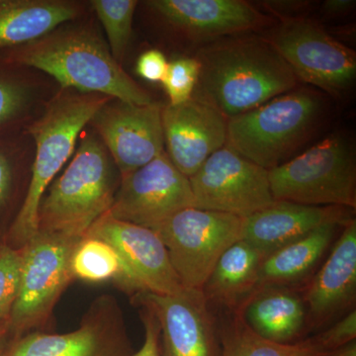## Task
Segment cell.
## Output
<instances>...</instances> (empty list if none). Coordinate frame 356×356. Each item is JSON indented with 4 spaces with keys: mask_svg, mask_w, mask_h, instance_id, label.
I'll return each instance as SVG.
<instances>
[{
    "mask_svg": "<svg viewBox=\"0 0 356 356\" xmlns=\"http://www.w3.org/2000/svg\"><path fill=\"white\" fill-rule=\"evenodd\" d=\"M113 161L102 140L83 138L67 168L40 202L38 232L83 238L113 203Z\"/></svg>",
    "mask_w": 356,
    "mask_h": 356,
    "instance_id": "3957f363",
    "label": "cell"
},
{
    "mask_svg": "<svg viewBox=\"0 0 356 356\" xmlns=\"http://www.w3.org/2000/svg\"><path fill=\"white\" fill-rule=\"evenodd\" d=\"M194 207L189 178L163 152L146 165L121 177L107 214L154 229L175 213Z\"/></svg>",
    "mask_w": 356,
    "mask_h": 356,
    "instance_id": "8fae6325",
    "label": "cell"
},
{
    "mask_svg": "<svg viewBox=\"0 0 356 356\" xmlns=\"http://www.w3.org/2000/svg\"><path fill=\"white\" fill-rule=\"evenodd\" d=\"M289 65L297 79L339 95L356 77L355 51L324 28L304 18L284 20L267 38Z\"/></svg>",
    "mask_w": 356,
    "mask_h": 356,
    "instance_id": "9c48e42d",
    "label": "cell"
},
{
    "mask_svg": "<svg viewBox=\"0 0 356 356\" xmlns=\"http://www.w3.org/2000/svg\"><path fill=\"white\" fill-rule=\"evenodd\" d=\"M111 99L97 93L58 96L28 129L36 144V156L29 188L9 231L10 247L23 248L38 233V210L44 194L74 154L84 126Z\"/></svg>",
    "mask_w": 356,
    "mask_h": 356,
    "instance_id": "277c9868",
    "label": "cell"
},
{
    "mask_svg": "<svg viewBox=\"0 0 356 356\" xmlns=\"http://www.w3.org/2000/svg\"><path fill=\"white\" fill-rule=\"evenodd\" d=\"M81 238L38 232L22 248L19 292L8 320L13 341L50 318L58 298L74 280L72 257Z\"/></svg>",
    "mask_w": 356,
    "mask_h": 356,
    "instance_id": "ba28073f",
    "label": "cell"
},
{
    "mask_svg": "<svg viewBox=\"0 0 356 356\" xmlns=\"http://www.w3.org/2000/svg\"><path fill=\"white\" fill-rule=\"evenodd\" d=\"M10 332H9L8 320L0 323V356H3L4 353L11 343Z\"/></svg>",
    "mask_w": 356,
    "mask_h": 356,
    "instance_id": "e575fe53",
    "label": "cell"
},
{
    "mask_svg": "<svg viewBox=\"0 0 356 356\" xmlns=\"http://www.w3.org/2000/svg\"><path fill=\"white\" fill-rule=\"evenodd\" d=\"M343 229L302 294L309 332L329 327L355 309V219L346 222Z\"/></svg>",
    "mask_w": 356,
    "mask_h": 356,
    "instance_id": "e0dca14e",
    "label": "cell"
},
{
    "mask_svg": "<svg viewBox=\"0 0 356 356\" xmlns=\"http://www.w3.org/2000/svg\"><path fill=\"white\" fill-rule=\"evenodd\" d=\"M325 356H356V341L330 351Z\"/></svg>",
    "mask_w": 356,
    "mask_h": 356,
    "instance_id": "d590c367",
    "label": "cell"
},
{
    "mask_svg": "<svg viewBox=\"0 0 356 356\" xmlns=\"http://www.w3.org/2000/svg\"><path fill=\"white\" fill-rule=\"evenodd\" d=\"M72 271L74 280L90 283L115 280L134 293L125 267L115 248L95 236H83L77 243L72 257Z\"/></svg>",
    "mask_w": 356,
    "mask_h": 356,
    "instance_id": "d4e9b609",
    "label": "cell"
},
{
    "mask_svg": "<svg viewBox=\"0 0 356 356\" xmlns=\"http://www.w3.org/2000/svg\"><path fill=\"white\" fill-rule=\"evenodd\" d=\"M11 168L6 156L0 153V206L6 202L11 187Z\"/></svg>",
    "mask_w": 356,
    "mask_h": 356,
    "instance_id": "d6a6232c",
    "label": "cell"
},
{
    "mask_svg": "<svg viewBox=\"0 0 356 356\" xmlns=\"http://www.w3.org/2000/svg\"><path fill=\"white\" fill-rule=\"evenodd\" d=\"M243 219L188 207L154 229L165 245L182 287L202 290L222 254L243 240Z\"/></svg>",
    "mask_w": 356,
    "mask_h": 356,
    "instance_id": "52a82bcc",
    "label": "cell"
},
{
    "mask_svg": "<svg viewBox=\"0 0 356 356\" xmlns=\"http://www.w3.org/2000/svg\"><path fill=\"white\" fill-rule=\"evenodd\" d=\"M224 316L219 325L222 356H325L313 337L297 343H273L255 334L236 308L222 311Z\"/></svg>",
    "mask_w": 356,
    "mask_h": 356,
    "instance_id": "cb8c5ba5",
    "label": "cell"
},
{
    "mask_svg": "<svg viewBox=\"0 0 356 356\" xmlns=\"http://www.w3.org/2000/svg\"><path fill=\"white\" fill-rule=\"evenodd\" d=\"M199 72L200 65L196 58H178L168 63L161 83L170 98V105L182 104L193 97Z\"/></svg>",
    "mask_w": 356,
    "mask_h": 356,
    "instance_id": "83f0119b",
    "label": "cell"
},
{
    "mask_svg": "<svg viewBox=\"0 0 356 356\" xmlns=\"http://www.w3.org/2000/svg\"><path fill=\"white\" fill-rule=\"evenodd\" d=\"M132 355L120 314L104 301L76 331L64 334L31 332L11 341L3 356Z\"/></svg>",
    "mask_w": 356,
    "mask_h": 356,
    "instance_id": "9a60e30c",
    "label": "cell"
},
{
    "mask_svg": "<svg viewBox=\"0 0 356 356\" xmlns=\"http://www.w3.org/2000/svg\"><path fill=\"white\" fill-rule=\"evenodd\" d=\"M143 306L142 320L145 325V341L142 348L132 356H161L159 343H161V327L154 312L145 304Z\"/></svg>",
    "mask_w": 356,
    "mask_h": 356,
    "instance_id": "4dcf8cb0",
    "label": "cell"
},
{
    "mask_svg": "<svg viewBox=\"0 0 356 356\" xmlns=\"http://www.w3.org/2000/svg\"><path fill=\"white\" fill-rule=\"evenodd\" d=\"M297 288L257 287L242 305L248 327L273 343L289 344L305 339L308 334L307 309Z\"/></svg>",
    "mask_w": 356,
    "mask_h": 356,
    "instance_id": "ffe728a7",
    "label": "cell"
},
{
    "mask_svg": "<svg viewBox=\"0 0 356 356\" xmlns=\"http://www.w3.org/2000/svg\"><path fill=\"white\" fill-rule=\"evenodd\" d=\"M197 96L229 119L296 88L298 79L267 38L229 36L198 51Z\"/></svg>",
    "mask_w": 356,
    "mask_h": 356,
    "instance_id": "6da1fadb",
    "label": "cell"
},
{
    "mask_svg": "<svg viewBox=\"0 0 356 356\" xmlns=\"http://www.w3.org/2000/svg\"><path fill=\"white\" fill-rule=\"evenodd\" d=\"M91 6L106 32L112 57L116 62H120L132 35L133 16L138 2L135 0H93Z\"/></svg>",
    "mask_w": 356,
    "mask_h": 356,
    "instance_id": "484cf974",
    "label": "cell"
},
{
    "mask_svg": "<svg viewBox=\"0 0 356 356\" xmlns=\"http://www.w3.org/2000/svg\"><path fill=\"white\" fill-rule=\"evenodd\" d=\"M194 207L247 218L274 202L268 170L225 146L189 178Z\"/></svg>",
    "mask_w": 356,
    "mask_h": 356,
    "instance_id": "30bf717a",
    "label": "cell"
},
{
    "mask_svg": "<svg viewBox=\"0 0 356 356\" xmlns=\"http://www.w3.org/2000/svg\"><path fill=\"white\" fill-rule=\"evenodd\" d=\"M344 225L327 222L266 255L259 270L257 287L297 288L300 284H305V281L311 280L321 261L329 254L337 240V229Z\"/></svg>",
    "mask_w": 356,
    "mask_h": 356,
    "instance_id": "44dd1931",
    "label": "cell"
},
{
    "mask_svg": "<svg viewBox=\"0 0 356 356\" xmlns=\"http://www.w3.org/2000/svg\"><path fill=\"white\" fill-rule=\"evenodd\" d=\"M7 60L43 70L63 88L97 93L131 104L153 103L112 57L104 42L86 28L51 32L14 48Z\"/></svg>",
    "mask_w": 356,
    "mask_h": 356,
    "instance_id": "7a4b0ae2",
    "label": "cell"
},
{
    "mask_svg": "<svg viewBox=\"0 0 356 356\" xmlns=\"http://www.w3.org/2000/svg\"><path fill=\"white\" fill-rule=\"evenodd\" d=\"M348 211L334 206L274 201L243 219V240L266 257L327 222L346 224L353 220Z\"/></svg>",
    "mask_w": 356,
    "mask_h": 356,
    "instance_id": "d6986e66",
    "label": "cell"
},
{
    "mask_svg": "<svg viewBox=\"0 0 356 356\" xmlns=\"http://www.w3.org/2000/svg\"><path fill=\"white\" fill-rule=\"evenodd\" d=\"M275 201L356 208L355 158L350 140L334 133L303 154L268 170Z\"/></svg>",
    "mask_w": 356,
    "mask_h": 356,
    "instance_id": "8992f818",
    "label": "cell"
},
{
    "mask_svg": "<svg viewBox=\"0 0 356 356\" xmlns=\"http://www.w3.org/2000/svg\"><path fill=\"white\" fill-rule=\"evenodd\" d=\"M228 119L197 97L161 108L168 158L185 177L195 175L206 159L226 146Z\"/></svg>",
    "mask_w": 356,
    "mask_h": 356,
    "instance_id": "2e32d148",
    "label": "cell"
},
{
    "mask_svg": "<svg viewBox=\"0 0 356 356\" xmlns=\"http://www.w3.org/2000/svg\"><path fill=\"white\" fill-rule=\"evenodd\" d=\"M322 110L318 93L294 89L228 119L226 146L255 165L273 170L305 140Z\"/></svg>",
    "mask_w": 356,
    "mask_h": 356,
    "instance_id": "5b68a950",
    "label": "cell"
},
{
    "mask_svg": "<svg viewBox=\"0 0 356 356\" xmlns=\"http://www.w3.org/2000/svg\"><path fill=\"white\" fill-rule=\"evenodd\" d=\"M266 255L241 240L222 254L202 290L211 307L222 311L238 308L257 289Z\"/></svg>",
    "mask_w": 356,
    "mask_h": 356,
    "instance_id": "7402d4cb",
    "label": "cell"
},
{
    "mask_svg": "<svg viewBox=\"0 0 356 356\" xmlns=\"http://www.w3.org/2000/svg\"><path fill=\"white\" fill-rule=\"evenodd\" d=\"M313 337L318 348L325 353H330L356 341V309L348 312Z\"/></svg>",
    "mask_w": 356,
    "mask_h": 356,
    "instance_id": "f1b7e54d",
    "label": "cell"
},
{
    "mask_svg": "<svg viewBox=\"0 0 356 356\" xmlns=\"http://www.w3.org/2000/svg\"><path fill=\"white\" fill-rule=\"evenodd\" d=\"M121 177L165 152L161 107L110 100L90 121Z\"/></svg>",
    "mask_w": 356,
    "mask_h": 356,
    "instance_id": "5bb4252c",
    "label": "cell"
},
{
    "mask_svg": "<svg viewBox=\"0 0 356 356\" xmlns=\"http://www.w3.org/2000/svg\"><path fill=\"white\" fill-rule=\"evenodd\" d=\"M27 99V91L22 86L0 79V125L18 115Z\"/></svg>",
    "mask_w": 356,
    "mask_h": 356,
    "instance_id": "f546056e",
    "label": "cell"
},
{
    "mask_svg": "<svg viewBox=\"0 0 356 356\" xmlns=\"http://www.w3.org/2000/svg\"><path fill=\"white\" fill-rule=\"evenodd\" d=\"M76 6L49 0H0V49L17 48L74 19Z\"/></svg>",
    "mask_w": 356,
    "mask_h": 356,
    "instance_id": "603a6c76",
    "label": "cell"
},
{
    "mask_svg": "<svg viewBox=\"0 0 356 356\" xmlns=\"http://www.w3.org/2000/svg\"><path fill=\"white\" fill-rule=\"evenodd\" d=\"M154 312L161 327V356H222L218 318L202 291L138 295Z\"/></svg>",
    "mask_w": 356,
    "mask_h": 356,
    "instance_id": "7c38bea8",
    "label": "cell"
},
{
    "mask_svg": "<svg viewBox=\"0 0 356 356\" xmlns=\"http://www.w3.org/2000/svg\"><path fill=\"white\" fill-rule=\"evenodd\" d=\"M355 6V0H327L323 8L330 15H341L350 11Z\"/></svg>",
    "mask_w": 356,
    "mask_h": 356,
    "instance_id": "836d02e7",
    "label": "cell"
},
{
    "mask_svg": "<svg viewBox=\"0 0 356 356\" xmlns=\"http://www.w3.org/2000/svg\"><path fill=\"white\" fill-rule=\"evenodd\" d=\"M22 248L0 247V323L9 320L19 292Z\"/></svg>",
    "mask_w": 356,
    "mask_h": 356,
    "instance_id": "4316f807",
    "label": "cell"
},
{
    "mask_svg": "<svg viewBox=\"0 0 356 356\" xmlns=\"http://www.w3.org/2000/svg\"><path fill=\"white\" fill-rule=\"evenodd\" d=\"M86 236L111 245L125 267L133 292L173 295L184 289L170 264L168 250L154 229L103 215Z\"/></svg>",
    "mask_w": 356,
    "mask_h": 356,
    "instance_id": "4fadbf2b",
    "label": "cell"
},
{
    "mask_svg": "<svg viewBox=\"0 0 356 356\" xmlns=\"http://www.w3.org/2000/svg\"><path fill=\"white\" fill-rule=\"evenodd\" d=\"M168 63L165 55L158 50L145 51L138 58L137 74L149 81H161L165 76Z\"/></svg>",
    "mask_w": 356,
    "mask_h": 356,
    "instance_id": "1f68e13d",
    "label": "cell"
},
{
    "mask_svg": "<svg viewBox=\"0 0 356 356\" xmlns=\"http://www.w3.org/2000/svg\"><path fill=\"white\" fill-rule=\"evenodd\" d=\"M147 4L173 27L199 40L245 34L268 22L243 0H152Z\"/></svg>",
    "mask_w": 356,
    "mask_h": 356,
    "instance_id": "ac0fdd59",
    "label": "cell"
}]
</instances>
